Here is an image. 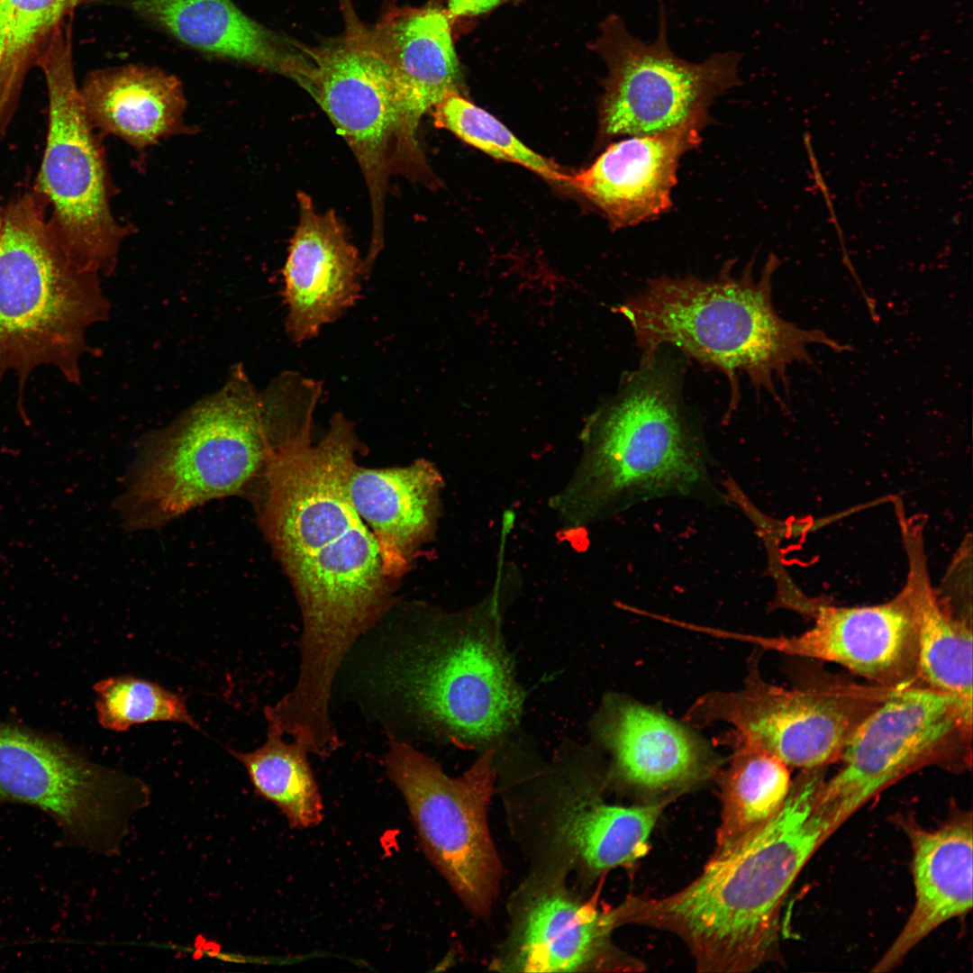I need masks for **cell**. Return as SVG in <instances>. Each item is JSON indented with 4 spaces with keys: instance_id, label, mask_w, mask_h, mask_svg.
<instances>
[{
    "instance_id": "836d02e7",
    "label": "cell",
    "mask_w": 973,
    "mask_h": 973,
    "mask_svg": "<svg viewBox=\"0 0 973 973\" xmlns=\"http://www.w3.org/2000/svg\"><path fill=\"white\" fill-rule=\"evenodd\" d=\"M2 229H3V215L0 213V235H1V232H2Z\"/></svg>"
},
{
    "instance_id": "7a4b0ae2",
    "label": "cell",
    "mask_w": 973,
    "mask_h": 973,
    "mask_svg": "<svg viewBox=\"0 0 973 973\" xmlns=\"http://www.w3.org/2000/svg\"><path fill=\"white\" fill-rule=\"evenodd\" d=\"M825 767L801 769L780 809L729 853L664 897L633 896L614 907L618 926L670 932L700 972H749L777 955L779 914L793 882L834 832L817 805Z\"/></svg>"
},
{
    "instance_id": "d4e9b609",
    "label": "cell",
    "mask_w": 973,
    "mask_h": 973,
    "mask_svg": "<svg viewBox=\"0 0 973 973\" xmlns=\"http://www.w3.org/2000/svg\"><path fill=\"white\" fill-rule=\"evenodd\" d=\"M909 558L907 586L918 631V679L972 708V622L959 615L932 588L918 528L902 523Z\"/></svg>"
},
{
    "instance_id": "484cf974",
    "label": "cell",
    "mask_w": 973,
    "mask_h": 973,
    "mask_svg": "<svg viewBox=\"0 0 973 973\" xmlns=\"http://www.w3.org/2000/svg\"><path fill=\"white\" fill-rule=\"evenodd\" d=\"M667 803L623 806L586 793L568 804L559 837L590 873L628 866L645 855L650 833Z\"/></svg>"
},
{
    "instance_id": "52a82bcc",
    "label": "cell",
    "mask_w": 973,
    "mask_h": 973,
    "mask_svg": "<svg viewBox=\"0 0 973 973\" xmlns=\"http://www.w3.org/2000/svg\"><path fill=\"white\" fill-rule=\"evenodd\" d=\"M47 205L26 193L3 214L0 235V381L14 371L23 385L41 365L80 381L86 333L108 317L98 276L79 267L56 238Z\"/></svg>"
},
{
    "instance_id": "7c38bea8",
    "label": "cell",
    "mask_w": 973,
    "mask_h": 973,
    "mask_svg": "<svg viewBox=\"0 0 973 973\" xmlns=\"http://www.w3.org/2000/svg\"><path fill=\"white\" fill-rule=\"evenodd\" d=\"M150 799L143 780L91 761L59 738L0 721V805L40 809L66 843L118 853L131 819Z\"/></svg>"
},
{
    "instance_id": "7402d4cb",
    "label": "cell",
    "mask_w": 973,
    "mask_h": 973,
    "mask_svg": "<svg viewBox=\"0 0 973 973\" xmlns=\"http://www.w3.org/2000/svg\"><path fill=\"white\" fill-rule=\"evenodd\" d=\"M904 828L913 849L915 902L900 933L873 972L893 969L934 929L972 907L971 812H959L931 831L909 823Z\"/></svg>"
},
{
    "instance_id": "5bb4252c",
    "label": "cell",
    "mask_w": 973,
    "mask_h": 973,
    "mask_svg": "<svg viewBox=\"0 0 973 973\" xmlns=\"http://www.w3.org/2000/svg\"><path fill=\"white\" fill-rule=\"evenodd\" d=\"M596 50L608 68L599 109L605 140L653 135L692 123L706 125L713 102L740 84L741 57L736 51L714 53L700 63L673 52L663 5L652 42L633 37L612 14L602 24Z\"/></svg>"
},
{
    "instance_id": "4316f807",
    "label": "cell",
    "mask_w": 973,
    "mask_h": 973,
    "mask_svg": "<svg viewBox=\"0 0 973 973\" xmlns=\"http://www.w3.org/2000/svg\"><path fill=\"white\" fill-rule=\"evenodd\" d=\"M730 744V764L716 774L722 809L713 858L729 853L770 820L792 784L789 767L777 757L748 743Z\"/></svg>"
},
{
    "instance_id": "d6a6232c",
    "label": "cell",
    "mask_w": 973,
    "mask_h": 973,
    "mask_svg": "<svg viewBox=\"0 0 973 973\" xmlns=\"http://www.w3.org/2000/svg\"><path fill=\"white\" fill-rule=\"evenodd\" d=\"M68 1L70 4H72L75 7H77L78 5L79 2H80V0H68Z\"/></svg>"
},
{
    "instance_id": "83f0119b",
    "label": "cell",
    "mask_w": 973,
    "mask_h": 973,
    "mask_svg": "<svg viewBox=\"0 0 973 973\" xmlns=\"http://www.w3.org/2000/svg\"><path fill=\"white\" fill-rule=\"evenodd\" d=\"M75 8L68 0H0V137L30 71Z\"/></svg>"
},
{
    "instance_id": "9a60e30c",
    "label": "cell",
    "mask_w": 973,
    "mask_h": 973,
    "mask_svg": "<svg viewBox=\"0 0 973 973\" xmlns=\"http://www.w3.org/2000/svg\"><path fill=\"white\" fill-rule=\"evenodd\" d=\"M807 631L790 637H750L762 649L829 661L868 682L898 687L918 679V631L906 585L891 600L867 606L820 605Z\"/></svg>"
},
{
    "instance_id": "4fadbf2b",
    "label": "cell",
    "mask_w": 973,
    "mask_h": 973,
    "mask_svg": "<svg viewBox=\"0 0 973 973\" xmlns=\"http://www.w3.org/2000/svg\"><path fill=\"white\" fill-rule=\"evenodd\" d=\"M496 749L458 777L410 743L390 737L386 772L403 795L421 845L467 908L489 914L501 878L487 810L496 779Z\"/></svg>"
},
{
    "instance_id": "4dcf8cb0",
    "label": "cell",
    "mask_w": 973,
    "mask_h": 973,
    "mask_svg": "<svg viewBox=\"0 0 973 973\" xmlns=\"http://www.w3.org/2000/svg\"><path fill=\"white\" fill-rule=\"evenodd\" d=\"M94 690L97 721L106 730L123 732L134 725L170 722L201 732L186 696L159 683L126 674L101 679Z\"/></svg>"
},
{
    "instance_id": "277c9868",
    "label": "cell",
    "mask_w": 973,
    "mask_h": 973,
    "mask_svg": "<svg viewBox=\"0 0 973 973\" xmlns=\"http://www.w3.org/2000/svg\"><path fill=\"white\" fill-rule=\"evenodd\" d=\"M504 568L481 603L433 612L386 639L368 672L376 697L414 730L463 749L495 748L517 725L524 694L501 632Z\"/></svg>"
},
{
    "instance_id": "9c48e42d",
    "label": "cell",
    "mask_w": 973,
    "mask_h": 973,
    "mask_svg": "<svg viewBox=\"0 0 973 973\" xmlns=\"http://www.w3.org/2000/svg\"><path fill=\"white\" fill-rule=\"evenodd\" d=\"M37 68L46 82L49 122L34 194L50 206L48 223L70 258L107 276L129 231L113 214L104 149L77 84L72 20L56 32Z\"/></svg>"
},
{
    "instance_id": "e0dca14e",
    "label": "cell",
    "mask_w": 973,
    "mask_h": 973,
    "mask_svg": "<svg viewBox=\"0 0 973 973\" xmlns=\"http://www.w3.org/2000/svg\"><path fill=\"white\" fill-rule=\"evenodd\" d=\"M299 220L283 268L287 306L286 332L301 343L338 319L360 297L363 259L330 209L318 211L311 196L297 194Z\"/></svg>"
},
{
    "instance_id": "603a6c76",
    "label": "cell",
    "mask_w": 973,
    "mask_h": 973,
    "mask_svg": "<svg viewBox=\"0 0 973 973\" xmlns=\"http://www.w3.org/2000/svg\"><path fill=\"white\" fill-rule=\"evenodd\" d=\"M80 94L94 128L136 150L184 129L183 87L160 68L136 64L100 68L86 76Z\"/></svg>"
},
{
    "instance_id": "ffe728a7",
    "label": "cell",
    "mask_w": 973,
    "mask_h": 973,
    "mask_svg": "<svg viewBox=\"0 0 973 973\" xmlns=\"http://www.w3.org/2000/svg\"><path fill=\"white\" fill-rule=\"evenodd\" d=\"M203 53L277 73L296 83L306 45L255 21L232 0H109Z\"/></svg>"
},
{
    "instance_id": "ba28073f",
    "label": "cell",
    "mask_w": 973,
    "mask_h": 973,
    "mask_svg": "<svg viewBox=\"0 0 973 973\" xmlns=\"http://www.w3.org/2000/svg\"><path fill=\"white\" fill-rule=\"evenodd\" d=\"M308 52L311 68L302 87L328 115L360 167L372 216L366 259L375 262L384 244L389 180L401 176L427 186L436 182L418 141L424 114L352 16L341 36L308 46Z\"/></svg>"
},
{
    "instance_id": "30bf717a",
    "label": "cell",
    "mask_w": 973,
    "mask_h": 973,
    "mask_svg": "<svg viewBox=\"0 0 973 973\" xmlns=\"http://www.w3.org/2000/svg\"><path fill=\"white\" fill-rule=\"evenodd\" d=\"M806 659L796 686L784 688L761 677L756 657L741 689L705 694L687 712L686 723H728L734 731L727 742L756 746L789 768L839 761L857 727L896 687L859 683Z\"/></svg>"
},
{
    "instance_id": "8992f818",
    "label": "cell",
    "mask_w": 973,
    "mask_h": 973,
    "mask_svg": "<svg viewBox=\"0 0 973 973\" xmlns=\"http://www.w3.org/2000/svg\"><path fill=\"white\" fill-rule=\"evenodd\" d=\"M271 443L261 392L236 365L219 390L146 441L117 503L125 525L159 528L239 494L264 468Z\"/></svg>"
},
{
    "instance_id": "5b68a950",
    "label": "cell",
    "mask_w": 973,
    "mask_h": 973,
    "mask_svg": "<svg viewBox=\"0 0 973 973\" xmlns=\"http://www.w3.org/2000/svg\"><path fill=\"white\" fill-rule=\"evenodd\" d=\"M779 259L770 254L756 279L752 262L739 276L727 262L709 280L660 276L614 308L631 325L641 363L651 362L664 345L721 371L730 385L729 411L739 404L740 377L784 405L777 382L788 391L787 369L813 364L808 347L821 344L850 350L819 329H803L783 319L772 300V277Z\"/></svg>"
},
{
    "instance_id": "f1b7e54d",
    "label": "cell",
    "mask_w": 973,
    "mask_h": 973,
    "mask_svg": "<svg viewBox=\"0 0 973 973\" xmlns=\"http://www.w3.org/2000/svg\"><path fill=\"white\" fill-rule=\"evenodd\" d=\"M284 734L268 724L265 742L252 751L229 750L246 769L255 793L274 804L290 827L306 829L323 819V805L308 761V751L300 743H287Z\"/></svg>"
},
{
    "instance_id": "6da1fadb",
    "label": "cell",
    "mask_w": 973,
    "mask_h": 973,
    "mask_svg": "<svg viewBox=\"0 0 973 973\" xmlns=\"http://www.w3.org/2000/svg\"><path fill=\"white\" fill-rule=\"evenodd\" d=\"M313 414L276 436L264 466L261 526L286 570L303 618L291 702L308 712L330 706L346 656L391 605L377 541L354 508L348 478L358 446L353 424L335 414L318 444Z\"/></svg>"
},
{
    "instance_id": "cb8c5ba5",
    "label": "cell",
    "mask_w": 973,
    "mask_h": 973,
    "mask_svg": "<svg viewBox=\"0 0 973 973\" xmlns=\"http://www.w3.org/2000/svg\"><path fill=\"white\" fill-rule=\"evenodd\" d=\"M364 33L404 83L423 114L459 92L461 70L448 14L435 7H398Z\"/></svg>"
},
{
    "instance_id": "3957f363",
    "label": "cell",
    "mask_w": 973,
    "mask_h": 973,
    "mask_svg": "<svg viewBox=\"0 0 973 973\" xmlns=\"http://www.w3.org/2000/svg\"><path fill=\"white\" fill-rule=\"evenodd\" d=\"M677 368L659 353L623 377L585 422L581 453L550 506L566 531H584L632 506L665 497L728 504L711 458L681 402Z\"/></svg>"
},
{
    "instance_id": "8fae6325",
    "label": "cell",
    "mask_w": 973,
    "mask_h": 973,
    "mask_svg": "<svg viewBox=\"0 0 973 973\" xmlns=\"http://www.w3.org/2000/svg\"><path fill=\"white\" fill-rule=\"evenodd\" d=\"M817 803L836 830L882 790L921 768L972 764V708L922 682L896 687L857 727Z\"/></svg>"
},
{
    "instance_id": "1f68e13d",
    "label": "cell",
    "mask_w": 973,
    "mask_h": 973,
    "mask_svg": "<svg viewBox=\"0 0 973 973\" xmlns=\"http://www.w3.org/2000/svg\"><path fill=\"white\" fill-rule=\"evenodd\" d=\"M505 0H450L448 4V15L468 16L477 15L486 13L499 5Z\"/></svg>"
},
{
    "instance_id": "f546056e",
    "label": "cell",
    "mask_w": 973,
    "mask_h": 973,
    "mask_svg": "<svg viewBox=\"0 0 973 973\" xmlns=\"http://www.w3.org/2000/svg\"><path fill=\"white\" fill-rule=\"evenodd\" d=\"M432 109L438 128L496 159L519 164L550 182L569 185L570 174L530 149L492 114L459 93L448 95Z\"/></svg>"
},
{
    "instance_id": "ac0fdd59",
    "label": "cell",
    "mask_w": 973,
    "mask_h": 973,
    "mask_svg": "<svg viewBox=\"0 0 973 973\" xmlns=\"http://www.w3.org/2000/svg\"><path fill=\"white\" fill-rule=\"evenodd\" d=\"M613 908L599 909L562 887L537 893L518 916L503 966L521 972L641 971L616 947Z\"/></svg>"
},
{
    "instance_id": "44dd1931",
    "label": "cell",
    "mask_w": 973,
    "mask_h": 973,
    "mask_svg": "<svg viewBox=\"0 0 973 973\" xmlns=\"http://www.w3.org/2000/svg\"><path fill=\"white\" fill-rule=\"evenodd\" d=\"M443 483L439 470L424 459L379 469L353 465L349 496L377 541L383 574L390 581L408 570L417 550L434 534Z\"/></svg>"
},
{
    "instance_id": "d6986e66",
    "label": "cell",
    "mask_w": 973,
    "mask_h": 973,
    "mask_svg": "<svg viewBox=\"0 0 973 973\" xmlns=\"http://www.w3.org/2000/svg\"><path fill=\"white\" fill-rule=\"evenodd\" d=\"M705 126L692 123L613 143L591 166L570 174L569 186L614 230L651 221L671 208L680 159L698 147Z\"/></svg>"
},
{
    "instance_id": "2e32d148",
    "label": "cell",
    "mask_w": 973,
    "mask_h": 973,
    "mask_svg": "<svg viewBox=\"0 0 973 973\" xmlns=\"http://www.w3.org/2000/svg\"><path fill=\"white\" fill-rule=\"evenodd\" d=\"M611 757V775L650 795H672L718 773L721 759L691 728L635 700L607 696L592 722Z\"/></svg>"
}]
</instances>
